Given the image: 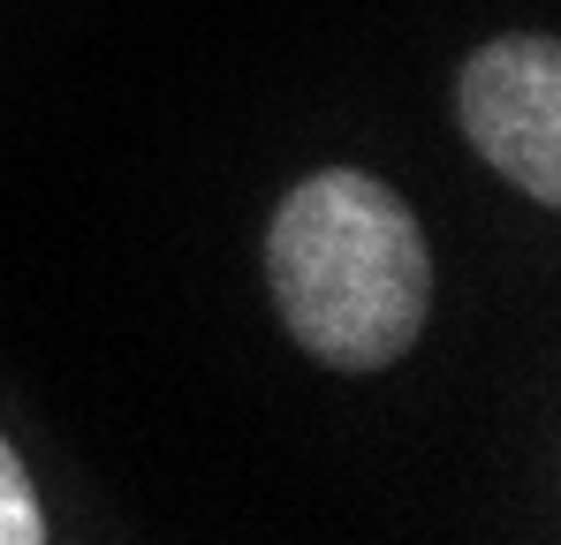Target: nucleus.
I'll return each mask as SVG.
<instances>
[{
  "label": "nucleus",
  "mask_w": 561,
  "mask_h": 545,
  "mask_svg": "<svg viewBox=\"0 0 561 545\" xmlns=\"http://www.w3.org/2000/svg\"><path fill=\"white\" fill-rule=\"evenodd\" d=\"M288 334L334 371H387L433 311V251L410 205L357 167H319L266 228Z\"/></svg>",
  "instance_id": "obj_1"
},
{
  "label": "nucleus",
  "mask_w": 561,
  "mask_h": 545,
  "mask_svg": "<svg viewBox=\"0 0 561 545\" xmlns=\"http://www.w3.org/2000/svg\"><path fill=\"white\" fill-rule=\"evenodd\" d=\"M470 144L493 175H508L524 197L561 205V46L554 38H493L478 46L456 84Z\"/></svg>",
  "instance_id": "obj_2"
},
{
  "label": "nucleus",
  "mask_w": 561,
  "mask_h": 545,
  "mask_svg": "<svg viewBox=\"0 0 561 545\" xmlns=\"http://www.w3.org/2000/svg\"><path fill=\"white\" fill-rule=\"evenodd\" d=\"M38 538H46V515H38L31 469H23V454L0 440V545H38Z\"/></svg>",
  "instance_id": "obj_3"
}]
</instances>
